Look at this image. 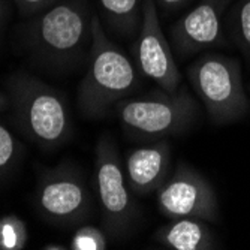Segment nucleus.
Listing matches in <instances>:
<instances>
[{
	"label": "nucleus",
	"instance_id": "1",
	"mask_svg": "<svg viewBox=\"0 0 250 250\" xmlns=\"http://www.w3.org/2000/svg\"><path fill=\"white\" fill-rule=\"evenodd\" d=\"M92 18L85 0H60L33 15L24 29L30 57L45 69L67 72L88 59Z\"/></svg>",
	"mask_w": 250,
	"mask_h": 250
},
{
	"label": "nucleus",
	"instance_id": "2",
	"mask_svg": "<svg viewBox=\"0 0 250 250\" xmlns=\"http://www.w3.org/2000/svg\"><path fill=\"white\" fill-rule=\"evenodd\" d=\"M14 122L22 135L45 151L69 143L74 125L64 96L42 80L17 72L6 80Z\"/></svg>",
	"mask_w": 250,
	"mask_h": 250
},
{
	"label": "nucleus",
	"instance_id": "3",
	"mask_svg": "<svg viewBox=\"0 0 250 250\" xmlns=\"http://www.w3.org/2000/svg\"><path fill=\"white\" fill-rule=\"evenodd\" d=\"M136 85V64L106 36L99 17L93 15L88 67L77 93L80 112L87 119H102Z\"/></svg>",
	"mask_w": 250,
	"mask_h": 250
},
{
	"label": "nucleus",
	"instance_id": "4",
	"mask_svg": "<svg viewBox=\"0 0 250 250\" xmlns=\"http://www.w3.org/2000/svg\"><path fill=\"white\" fill-rule=\"evenodd\" d=\"M198 111L195 98L183 84L171 92L161 88L138 98H125L112 108L125 130L146 143L167 140L189 130Z\"/></svg>",
	"mask_w": 250,
	"mask_h": 250
},
{
	"label": "nucleus",
	"instance_id": "5",
	"mask_svg": "<svg viewBox=\"0 0 250 250\" xmlns=\"http://www.w3.org/2000/svg\"><path fill=\"white\" fill-rule=\"evenodd\" d=\"M186 75L213 123H234L250 111L238 59L220 53H206L188 66Z\"/></svg>",
	"mask_w": 250,
	"mask_h": 250
},
{
	"label": "nucleus",
	"instance_id": "6",
	"mask_svg": "<svg viewBox=\"0 0 250 250\" xmlns=\"http://www.w3.org/2000/svg\"><path fill=\"white\" fill-rule=\"evenodd\" d=\"M95 186L104 231L111 240L125 238L138 216L125 175L119 150L109 135H102L95 148Z\"/></svg>",
	"mask_w": 250,
	"mask_h": 250
},
{
	"label": "nucleus",
	"instance_id": "7",
	"mask_svg": "<svg viewBox=\"0 0 250 250\" xmlns=\"http://www.w3.org/2000/svg\"><path fill=\"white\" fill-rule=\"evenodd\" d=\"M33 204L45 222L74 226L88 217L92 198L80 169L69 162H62L39 174Z\"/></svg>",
	"mask_w": 250,
	"mask_h": 250
},
{
	"label": "nucleus",
	"instance_id": "8",
	"mask_svg": "<svg viewBox=\"0 0 250 250\" xmlns=\"http://www.w3.org/2000/svg\"><path fill=\"white\" fill-rule=\"evenodd\" d=\"M157 207L167 219L193 217L208 223L220 219L214 188L199 171L181 162L156 190Z\"/></svg>",
	"mask_w": 250,
	"mask_h": 250
},
{
	"label": "nucleus",
	"instance_id": "9",
	"mask_svg": "<svg viewBox=\"0 0 250 250\" xmlns=\"http://www.w3.org/2000/svg\"><path fill=\"white\" fill-rule=\"evenodd\" d=\"M133 57L138 71L164 90L181 85V74L159 20L154 0H143L141 26L133 45Z\"/></svg>",
	"mask_w": 250,
	"mask_h": 250
},
{
	"label": "nucleus",
	"instance_id": "10",
	"mask_svg": "<svg viewBox=\"0 0 250 250\" xmlns=\"http://www.w3.org/2000/svg\"><path fill=\"white\" fill-rule=\"evenodd\" d=\"M229 0H201L171 26V47L180 57L225 43L223 14Z\"/></svg>",
	"mask_w": 250,
	"mask_h": 250
},
{
	"label": "nucleus",
	"instance_id": "11",
	"mask_svg": "<svg viewBox=\"0 0 250 250\" xmlns=\"http://www.w3.org/2000/svg\"><path fill=\"white\" fill-rule=\"evenodd\" d=\"M171 146L167 140L151 141L132 148L125 157V175L130 190L136 195H150L169 177Z\"/></svg>",
	"mask_w": 250,
	"mask_h": 250
},
{
	"label": "nucleus",
	"instance_id": "12",
	"mask_svg": "<svg viewBox=\"0 0 250 250\" xmlns=\"http://www.w3.org/2000/svg\"><path fill=\"white\" fill-rule=\"evenodd\" d=\"M207 223L193 217L171 219L154 232V240L169 250H211L217 243Z\"/></svg>",
	"mask_w": 250,
	"mask_h": 250
},
{
	"label": "nucleus",
	"instance_id": "13",
	"mask_svg": "<svg viewBox=\"0 0 250 250\" xmlns=\"http://www.w3.org/2000/svg\"><path fill=\"white\" fill-rule=\"evenodd\" d=\"M101 9L109 26L125 35L140 30L143 17V0H99Z\"/></svg>",
	"mask_w": 250,
	"mask_h": 250
},
{
	"label": "nucleus",
	"instance_id": "14",
	"mask_svg": "<svg viewBox=\"0 0 250 250\" xmlns=\"http://www.w3.org/2000/svg\"><path fill=\"white\" fill-rule=\"evenodd\" d=\"M27 238L29 232L24 220L15 214L0 217V250H22Z\"/></svg>",
	"mask_w": 250,
	"mask_h": 250
},
{
	"label": "nucleus",
	"instance_id": "15",
	"mask_svg": "<svg viewBox=\"0 0 250 250\" xmlns=\"http://www.w3.org/2000/svg\"><path fill=\"white\" fill-rule=\"evenodd\" d=\"M231 33L237 47L250 60V0H238L231 17Z\"/></svg>",
	"mask_w": 250,
	"mask_h": 250
},
{
	"label": "nucleus",
	"instance_id": "16",
	"mask_svg": "<svg viewBox=\"0 0 250 250\" xmlns=\"http://www.w3.org/2000/svg\"><path fill=\"white\" fill-rule=\"evenodd\" d=\"M21 144L5 125L0 123V183L14 171L21 156Z\"/></svg>",
	"mask_w": 250,
	"mask_h": 250
},
{
	"label": "nucleus",
	"instance_id": "17",
	"mask_svg": "<svg viewBox=\"0 0 250 250\" xmlns=\"http://www.w3.org/2000/svg\"><path fill=\"white\" fill-rule=\"evenodd\" d=\"M108 247V235L95 225H81L74 232L71 250H105Z\"/></svg>",
	"mask_w": 250,
	"mask_h": 250
},
{
	"label": "nucleus",
	"instance_id": "18",
	"mask_svg": "<svg viewBox=\"0 0 250 250\" xmlns=\"http://www.w3.org/2000/svg\"><path fill=\"white\" fill-rule=\"evenodd\" d=\"M22 17H33L54 6L60 0H12Z\"/></svg>",
	"mask_w": 250,
	"mask_h": 250
},
{
	"label": "nucleus",
	"instance_id": "19",
	"mask_svg": "<svg viewBox=\"0 0 250 250\" xmlns=\"http://www.w3.org/2000/svg\"><path fill=\"white\" fill-rule=\"evenodd\" d=\"M157 6H161L164 9L168 11H175V9H181L189 0H154Z\"/></svg>",
	"mask_w": 250,
	"mask_h": 250
},
{
	"label": "nucleus",
	"instance_id": "20",
	"mask_svg": "<svg viewBox=\"0 0 250 250\" xmlns=\"http://www.w3.org/2000/svg\"><path fill=\"white\" fill-rule=\"evenodd\" d=\"M8 5L5 0H0V33H2L5 24H6V20H8Z\"/></svg>",
	"mask_w": 250,
	"mask_h": 250
},
{
	"label": "nucleus",
	"instance_id": "21",
	"mask_svg": "<svg viewBox=\"0 0 250 250\" xmlns=\"http://www.w3.org/2000/svg\"><path fill=\"white\" fill-rule=\"evenodd\" d=\"M8 108H9V99H8V96H6V93H2V92H0V112L5 111V109H8Z\"/></svg>",
	"mask_w": 250,
	"mask_h": 250
},
{
	"label": "nucleus",
	"instance_id": "22",
	"mask_svg": "<svg viewBox=\"0 0 250 250\" xmlns=\"http://www.w3.org/2000/svg\"><path fill=\"white\" fill-rule=\"evenodd\" d=\"M42 249L45 250H66V249H69V247H66L64 244H57V243H48V244H45Z\"/></svg>",
	"mask_w": 250,
	"mask_h": 250
}]
</instances>
